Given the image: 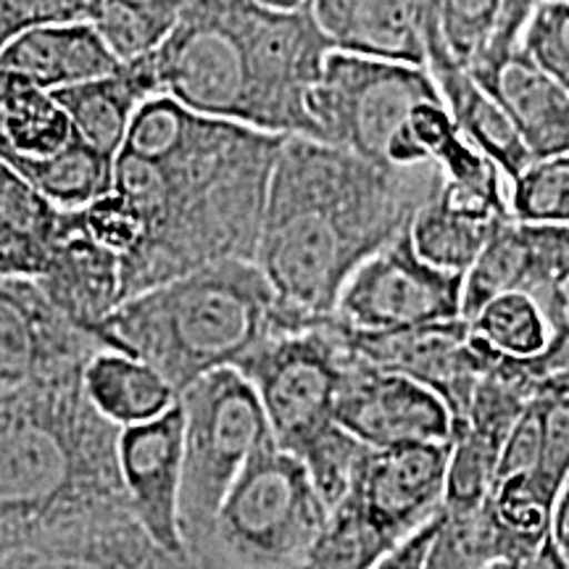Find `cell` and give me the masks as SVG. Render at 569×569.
Masks as SVG:
<instances>
[{"label":"cell","instance_id":"d590c367","mask_svg":"<svg viewBox=\"0 0 569 569\" xmlns=\"http://www.w3.org/2000/svg\"><path fill=\"white\" fill-rule=\"evenodd\" d=\"M438 30L448 56L467 69L478 59L493 32L501 0H448L436 3Z\"/></svg>","mask_w":569,"mask_h":569},{"label":"cell","instance_id":"484cf974","mask_svg":"<svg viewBox=\"0 0 569 569\" xmlns=\"http://www.w3.org/2000/svg\"><path fill=\"white\" fill-rule=\"evenodd\" d=\"M82 382L92 407L119 430L159 419L180 401L159 372L117 351L92 356Z\"/></svg>","mask_w":569,"mask_h":569},{"label":"cell","instance_id":"d6986e66","mask_svg":"<svg viewBox=\"0 0 569 569\" xmlns=\"http://www.w3.org/2000/svg\"><path fill=\"white\" fill-rule=\"evenodd\" d=\"M419 24H422L425 38V69L436 82L440 103L457 124L469 146L490 159L498 167V172L507 177V182L517 180L532 159L525 151L522 140L509 122V117L498 106L496 98H490L457 61L451 59L443 46L438 30V9L436 3H419Z\"/></svg>","mask_w":569,"mask_h":569},{"label":"cell","instance_id":"9c48e42d","mask_svg":"<svg viewBox=\"0 0 569 569\" xmlns=\"http://www.w3.org/2000/svg\"><path fill=\"white\" fill-rule=\"evenodd\" d=\"M348 361L336 319L261 343L238 372L259 398L274 446L290 457L336 419V398Z\"/></svg>","mask_w":569,"mask_h":569},{"label":"cell","instance_id":"2e32d148","mask_svg":"<svg viewBox=\"0 0 569 569\" xmlns=\"http://www.w3.org/2000/svg\"><path fill=\"white\" fill-rule=\"evenodd\" d=\"M567 280L569 224H522L507 217L465 274L461 319L469 322L496 296L525 293L557 327V298Z\"/></svg>","mask_w":569,"mask_h":569},{"label":"cell","instance_id":"ab89813d","mask_svg":"<svg viewBox=\"0 0 569 569\" xmlns=\"http://www.w3.org/2000/svg\"><path fill=\"white\" fill-rule=\"evenodd\" d=\"M538 559L543 569H569V478L553 501L549 532L538 549Z\"/></svg>","mask_w":569,"mask_h":569},{"label":"cell","instance_id":"7c38bea8","mask_svg":"<svg viewBox=\"0 0 569 569\" xmlns=\"http://www.w3.org/2000/svg\"><path fill=\"white\" fill-rule=\"evenodd\" d=\"M336 327L348 351L361 361L430 388L451 411L453 425L465 419L475 386L493 356L465 319L393 332H356L338 322Z\"/></svg>","mask_w":569,"mask_h":569},{"label":"cell","instance_id":"836d02e7","mask_svg":"<svg viewBox=\"0 0 569 569\" xmlns=\"http://www.w3.org/2000/svg\"><path fill=\"white\" fill-rule=\"evenodd\" d=\"M365 453L367 446H361L353 436H348L343 427L332 422L317 438H311L296 459L303 465L317 496L330 511L346 498Z\"/></svg>","mask_w":569,"mask_h":569},{"label":"cell","instance_id":"cb8c5ba5","mask_svg":"<svg viewBox=\"0 0 569 569\" xmlns=\"http://www.w3.org/2000/svg\"><path fill=\"white\" fill-rule=\"evenodd\" d=\"M509 213H498L472 198L440 184L409 224L411 248L425 264L448 274L465 277L472 269L496 224Z\"/></svg>","mask_w":569,"mask_h":569},{"label":"cell","instance_id":"f1b7e54d","mask_svg":"<svg viewBox=\"0 0 569 569\" xmlns=\"http://www.w3.org/2000/svg\"><path fill=\"white\" fill-rule=\"evenodd\" d=\"M71 138L69 117L51 92L0 71V156L48 159Z\"/></svg>","mask_w":569,"mask_h":569},{"label":"cell","instance_id":"30bf717a","mask_svg":"<svg viewBox=\"0 0 569 569\" xmlns=\"http://www.w3.org/2000/svg\"><path fill=\"white\" fill-rule=\"evenodd\" d=\"M253 71V130L277 138L317 140L309 98L319 84L330 42L311 17V3H238Z\"/></svg>","mask_w":569,"mask_h":569},{"label":"cell","instance_id":"44dd1931","mask_svg":"<svg viewBox=\"0 0 569 569\" xmlns=\"http://www.w3.org/2000/svg\"><path fill=\"white\" fill-rule=\"evenodd\" d=\"M311 17L332 53L425 69L419 3L407 0H317Z\"/></svg>","mask_w":569,"mask_h":569},{"label":"cell","instance_id":"277c9868","mask_svg":"<svg viewBox=\"0 0 569 569\" xmlns=\"http://www.w3.org/2000/svg\"><path fill=\"white\" fill-rule=\"evenodd\" d=\"M325 322L284 306L253 261H222L124 301L98 340L106 351L151 367L180 398L201 377L238 367L267 340Z\"/></svg>","mask_w":569,"mask_h":569},{"label":"cell","instance_id":"52a82bcc","mask_svg":"<svg viewBox=\"0 0 569 569\" xmlns=\"http://www.w3.org/2000/svg\"><path fill=\"white\" fill-rule=\"evenodd\" d=\"M151 61L159 96L198 117L253 130V71L238 0L182 3L174 30Z\"/></svg>","mask_w":569,"mask_h":569},{"label":"cell","instance_id":"7a4b0ae2","mask_svg":"<svg viewBox=\"0 0 569 569\" xmlns=\"http://www.w3.org/2000/svg\"><path fill=\"white\" fill-rule=\"evenodd\" d=\"M432 161L398 169L306 138H284L269 177L253 264L277 298L332 319L351 274L409 230L438 193Z\"/></svg>","mask_w":569,"mask_h":569},{"label":"cell","instance_id":"7402d4cb","mask_svg":"<svg viewBox=\"0 0 569 569\" xmlns=\"http://www.w3.org/2000/svg\"><path fill=\"white\" fill-rule=\"evenodd\" d=\"M69 117L71 132L106 159L122 151L132 117L146 101L159 96L151 56L122 63L113 74L77 88L51 92Z\"/></svg>","mask_w":569,"mask_h":569},{"label":"cell","instance_id":"ba28073f","mask_svg":"<svg viewBox=\"0 0 569 569\" xmlns=\"http://www.w3.org/2000/svg\"><path fill=\"white\" fill-rule=\"evenodd\" d=\"M425 103H440L427 69L330 53L309 98V117L317 142L386 163L388 142Z\"/></svg>","mask_w":569,"mask_h":569},{"label":"cell","instance_id":"603a6c76","mask_svg":"<svg viewBox=\"0 0 569 569\" xmlns=\"http://www.w3.org/2000/svg\"><path fill=\"white\" fill-rule=\"evenodd\" d=\"M119 63L90 24H51L24 32L0 53V71L56 92L101 80Z\"/></svg>","mask_w":569,"mask_h":569},{"label":"cell","instance_id":"ffe728a7","mask_svg":"<svg viewBox=\"0 0 569 569\" xmlns=\"http://www.w3.org/2000/svg\"><path fill=\"white\" fill-rule=\"evenodd\" d=\"M34 282L59 315L92 338L122 306V261L84 234L74 211H61L46 269Z\"/></svg>","mask_w":569,"mask_h":569},{"label":"cell","instance_id":"5b68a950","mask_svg":"<svg viewBox=\"0 0 569 569\" xmlns=\"http://www.w3.org/2000/svg\"><path fill=\"white\" fill-rule=\"evenodd\" d=\"M327 515L301 461L269 436L184 553L198 569H298Z\"/></svg>","mask_w":569,"mask_h":569},{"label":"cell","instance_id":"9a60e30c","mask_svg":"<svg viewBox=\"0 0 569 569\" xmlns=\"http://www.w3.org/2000/svg\"><path fill=\"white\" fill-rule=\"evenodd\" d=\"M106 351L53 309L34 280L0 277V396L74 372Z\"/></svg>","mask_w":569,"mask_h":569},{"label":"cell","instance_id":"ac0fdd59","mask_svg":"<svg viewBox=\"0 0 569 569\" xmlns=\"http://www.w3.org/2000/svg\"><path fill=\"white\" fill-rule=\"evenodd\" d=\"M132 511L84 519L0 551V569H169Z\"/></svg>","mask_w":569,"mask_h":569},{"label":"cell","instance_id":"5bb4252c","mask_svg":"<svg viewBox=\"0 0 569 569\" xmlns=\"http://www.w3.org/2000/svg\"><path fill=\"white\" fill-rule=\"evenodd\" d=\"M332 419L369 451L448 443L453 430L451 411L430 388L367 365L351 351L340 377Z\"/></svg>","mask_w":569,"mask_h":569},{"label":"cell","instance_id":"8d00e7d4","mask_svg":"<svg viewBox=\"0 0 569 569\" xmlns=\"http://www.w3.org/2000/svg\"><path fill=\"white\" fill-rule=\"evenodd\" d=\"M532 9H536V3H517V0L511 3V0H503L501 9H498L493 32H490L486 48H482L478 59L465 69L490 98H493L496 82L498 77H501V71L519 56L522 32L525 27H528Z\"/></svg>","mask_w":569,"mask_h":569},{"label":"cell","instance_id":"f546056e","mask_svg":"<svg viewBox=\"0 0 569 569\" xmlns=\"http://www.w3.org/2000/svg\"><path fill=\"white\" fill-rule=\"evenodd\" d=\"M182 3L130 0V3H92L88 24L119 63H132L156 53L174 30Z\"/></svg>","mask_w":569,"mask_h":569},{"label":"cell","instance_id":"e575fe53","mask_svg":"<svg viewBox=\"0 0 569 569\" xmlns=\"http://www.w3.org/2000/svg\"><path fill=\"white\" fill-rule=\"evenodd\" d=\"M519 53L569 92V0L536 3L522 32Z\"/></svg>","mask_w":569,"mask_h":569},{"label":"cell","instance_id":"d4e9b609","mask_svg":"<svg viewBox=\"0 0 569 569\" xmlns=\"http://www.w3.org/2000/svg\"><path fill=\"white\" fill-rule=\"evenodd\" d=\"M493 98L532 161L569 156V92L540 74L522 53L501 71Z\"/></svg>","mask_w":569,"mask_h":569},{"label":"cell","instance_id":"f35d334b","mask_svg":"<svg viewBox=\"0 0 569 569\" xmlns=\"http://www.w3.org/2000/svg\"><path fill=\"white\" fill-rule=\"evenodd\" d=\"M92 3L69 0H0V53L24 32L51 24H88Z\"/></svg>","mask_w":569,"mask_h":569},{"label":"cell","instance_id":"4316f807","mask_svg":"<svg viewBox=\"0 0 569 569\" xmlns=\"http://www.w3.org/2000/svg\"><path fill=\"white\" fill-rule=\"evenodd\" d=\"M61 211L0 161V277L38 280L51 253Z\"/></svg>","mask_w":569,"mask_h":569},{"label":"cell","instance_id":"e0dca14e","mask_svg":"<svg viewBox=\"0 0 569 569\" xmlns=\"http://www.w3.org/2000/svg\"><path fill=\"white\" fill-rule=\"evenodd\" d=\"M184 415L180 401L167 415L119 432V475L132 517L146 536L172 557H184L180 536V486Z\"/></svg>","mask_w":569,"mask_h":569},{"label":"cell","instance_id":"4dcf8cb0","mask_svg":"<svg viewBox=\"0 0 569 569\" xmlns=\"http://www.w3.org/2000/svg\"><path fill=\"white\" fill-rule=\"evenodd\" d=\"M467 325L490 351L509 359H532L543 353L557 332L549 315L525 293L496 296Z\"/></svg>","mask_w":569,"mask_h":569},{"label":"cell","instance_id":"b9f144b4","mask_svg":"<svg viewBox=\"0 0 569 569\" xmlns=\"http://www.w3.org/2000/svg\"><path fill=\"white\" fill-rule=\"evenodd\" d=\"M557 327H567L569 330V280L561 284L557 298Z\"/></svg>","mask_w":569,"mask_h":569},{"label":"cell","instance_id":"8fae6325","mask_svg":"<svg viewBox=\"0 0 569 569\" xmlns=\"http://www.w3.org/2000/svg\"><path fill=\"white\" fill-rule=\"evenodd\" d=\"M465 277L425 264L409 230L367 259L338 298V325L356 332H393L461 319Z\"/></svg>","mask_w":569,"mask_h":569},{"label":"cell","instance_id":"74e56055","mask_svg":"<svg viewBox=\"0 0 569 569\" xmlns=\"http://www.w3.org/2000/svg\"><path fill=\"white\" fill-rule=\"evenodd\" d=\"M74 219L88 238L96 240L98 246H103L106 251L119 256V261H124L138 248L142 238L140 217L117 193L98 198L96 203L74 211Z\"/></svg>","mask_w":569,"mask_h":569},{"label":"cell","instance_id":"4fadbf2b","mask_svg":"<svg viewBox=\"0 0 569 569\" xmlns=\"http://www.w3.org/2000/svg\"><path fill=\"white\" fill-rule=\"evenodd\" d=\"M448 453L451 443L367 448L343 501L396 549L443 511Z\"/></svg>","mask_w":569,"mask_h":569},{"label":"cell","instance_id":"6da1fadb","mask_svg":"<svg viewBox=\"0 0 569 569\" xmlns=\"http://www.w3.org/2000/svg\"><path fill=\"white\" fill-rule=\"evenodd\" d=\"M282 140L198 117L167 96L140 106L111 180L142 224L122 261V303L203 267L256 259Z\"/></svg>","mask_w":569,"mask_h":569},{"label":"cell","instance_id":"d6a6232c","mask_svg":"<svg viewBox=\"0 0 569 569\" xmlns=\"http://www.w3.org/2000/svg\"><path fill=\"white\" fill-rule=\"evenodd\" d=\"M509 217L522 224H569V156L532 161L509 182Z\"/></svg>","mask_w":569,"mask_h":569},{"label":"cell","instance_id":"60d3db41","mask_svg":"<svg viewBox=\"0 0 569 569\" xmlns=\"http://www.w3.org/2000/svg\"><path fill=\"white\" fill-rule=\"evenodd\" d=\"M438 522L440 517L432 519L427 528L403 540L401 546H396L393 551H388L372 569H422L427 553H430L432 538H436L438 532Z\"/></svg>","mask_w":569,"mask_h":569},{"label":"cell","instance_id":"1f68e13d","mask_svg":"<svg viewBox=\"0 0 569 569\" xmlns=\"http://www.w3.org/2000/svg\"><path fill=\"white\" fill-rule=\"evenodd\" d=\"M393 551L348 501L330 509L322 532L298 569H372Z\"/></svg>","mask_w":569,"mask_h":569},{"label":"cell","instance_id":"83f0119b","mask_svg":"<svg viewBox=\"0 0 569 569\" xmlns=\"http://www.w3.org/2000/svg\"><path fill=\"white\" fill-rule=\"evenodd\" d=\"M24 180L34 193L46 198L59 211H80L111 193L113 161L106 159L80 138L48 159H21V156H0Z\"/></svg>","mask_w":569,"mask_h":569},{"label":"cell","instance_id":"8992f818","mask_svg":"<svg viewBox=\"0 0 569 569\" xmlns=\"http://www.w3.org/2000/svg\"><path fill=\"white\" fill-rule=\"evenodd\" d=\"M184 451L180 536L184 551L203 538L227 490L269 438L259 398L238 369H217L180 396Z\"/></svg>","mask_w":569,"mask_h":569},{"label":"cell","instance_id":"3957f363","mask_svg":"<svg viewBox=\"0 0 569 569\" xmlns=\"http://www.w3.org/2000/svg\"><path fill=\"white\" fill-rule=\"evenodd\" d=\"M84 369L0 396V551L130 511L119 427L90 403Z\"/></svg>","mask_w":569,"mask_h":569}]
</instances>
